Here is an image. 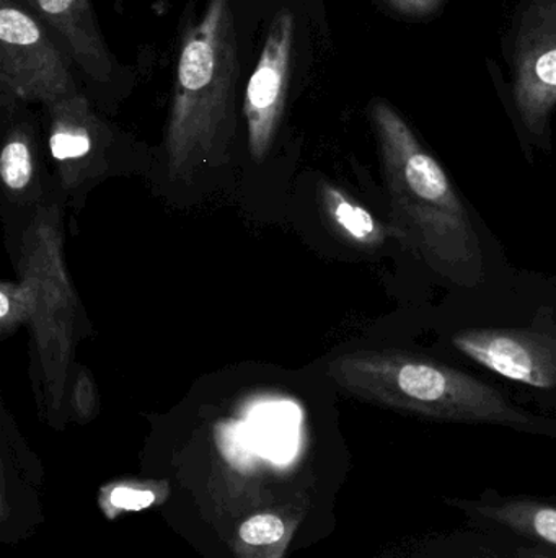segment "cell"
I'll use <instances>...</instances> for the list:
<instances>
[{
    "mask_svg": "<svg viewBox=\"0 0 556 558\" xmlns=\"http://www.w3.org/2000/svg\"><path fill=\"white\" fill-rule=\"evenodd\" d=\"M515 98L526 128L542 136L556 105V0L528 15L519 43Z\"/></svg>",
    "mask_w": 556,
    "mask_h": 558,
    "instance_id": "8992f818",
    "label": "cell"
},
{
    "mask_svg": "<svg viewBox=\"0 0 556 558\" xmlns=\"http://www.w3.org/2000/svg\"><path fill=\"white\" fill-rule=\"evenodd\" d=\"M441 305L431 350L466 360L556 402V289L506 294L493 281Z\"/></svg>",
    "mask_w": 556,
    "mask_h": 558,
    "instance_id": "7a4b0ae2",
    "label": "cell"
},
{
    "mask_svg": "<svg viewBox=\"0 0 556 558\" xmlns=\"http://www.w3.org/2000/svg\"><path fill=\"white\" fill-rule=\"evenodd\" d=\"M0 81L25 100L58 101L74 92L64 54L45 26L9 0L0 7Z\"/></svg>",
    "mask_w": 556,
    "mask_h": 558,
    "instance_id": "5b68a950",
    "label": "cell"
},
{
    "mask_svg": "<svg viewBox=\"0 0 556 558\" xmlns=\"http://www.w3.org/2000/svg\"><path fill=\"white\" fill-rule=\"evenodd\" d=\"M240 75L234 0H208L198 23L183 38L176 71L172 133L199 140L218 128Z\"/></svg>",
    "mask_w": 556,
    "mask_h": 558,
    "instance_id": "277c9868",
    "label": "cell"
},
{
    "mask_svg": "<svg viewBox=\"0 0 556 558\" xmlns=\"http://www.w3.org/2000/svg\"><path fill=\"white\" fill-rule=\"evenodd\" d=\"M33 163L28 146L23 141H10L3 147L0 173L5 185L12 190L25 189L32 179Z\"/></svg>",
    "mask_w": 556,
    "mask_h": 558,
    "instance_id": "8fae6325",
    "label": "cell"
},
{
    "mask_svg": "<svg viewBox=\"0 0 556 558\" xmlns=\"http://www.w3.org/2000/svg\"><path fill=\"white\" fill-rule=\"evenodd\" d=\"M294 16L283 10L268 29L263 51L247 85L245 113L251 143L261 149L270 141L286 100L293 61Z\"/></svg>",
    "mask_w": 556,
    "mask_h": 558,
    "instance_id": "52a82bcc",
    "label": "cell"
},
{
    "mask_svg": "<svg viewBox=\"0 0 556 558\" xmlns=\"http://www.w3.org/2000/svg\"><path fill=\"white\" fill-rule=\"evenodd\" d=\"M7 314H9V298L5 292H2L0 294V317L7 318Z\"/></svg>",
    "mask_w": 556,
    "mask_h": 558,
    "instance_id": "2e32d148",
    "label": "cell"
},
{
    "mask_svg": "<svg viewBox=\"0 0 556 558\" xmlns=\"http://www.w3.org/2000/svg\"><path fill=\"white\" fill-rule=\"evenodd\" d=\"M346 380L375 402L427 418L508 426L556 439L555 420L526 412L496 387L411 348L346 361Z\"/></svg>",
    "mask_w": 556,
    "mask_h": 558,
    "instance_id": "3957f363",
    "label": "cell"
},
{
    "mask_svg": "<svg viewBox=\"0 0 556 558\" xmlns=\"http://www.w3.org/2000/svg\"><path fill=\"white\" fill-rule=\"evenodd\" d=\"M472 517L499 524L539 546L556 550V507L535 500L450 501Z\"/></svg>",
    "mask_w": 556,
    "mask_h": 558,
    "instance_id": "9c48e42d",
    "label": "cell"
},
{
    "mask_svg": "<svg viewBox=\"0 0 556 558\" xmlns=\"http://www.w3.org/2000/svg\"><path fill=\"white\" fill-rule=\"evenodd\" d=\"M492 558H556V553H547V550L542 549H519L516 550L512 556L509 557H492Z\"/></svg>",
    "mask_w": 556,
    "mask_h": 558,
    "instance_id": "9a60e30c",
    "label": "cell"
},
{
    "mask_svg": "<svg viewBox=\"0 0 556 558\" xmlns=\"http://www.w3.org/2000/svg\"><path fill=\"white\" fill-rule=\"evenodd\" d=\"M333 218L339 228L361 244L375 245L384 242V229L378 225L371 213L343 196H335Z\"/></svg>",
    "mask_w": 556,
    "mask_h": 558,
    "instance_id": "30bf717a",
    "label": "cell"
},
{
    "mask_svg": "<svg viewBox=\"0 0 556 558\" xmlns=\"http://www.w3.org/2000/svg\"><path fill=\"white\" fill-rule=\"evenodd\" d=\"M286 536V524L276 514L263 513L248 518L238 527V539L250 547L274 546Z\"/></svg>",
    "mask_w": 556,
    "mask_h": 558,
    "instance_id": "7c38bea8",
    "label": "cell"
},
{
    "mask_svg": "<svg viewBox=\"0 0 556 558\" xmlns=\"http://www.w3.org/2000/svg\"><path fill=\"white\" fill-rule=\"evenodd\" d=\"M46 22L61 36L69 52L95 77L111 71L107 48L101 41L94 10L88 0H36Z\"/></svg>",
    "mask_w": 556,
    "mask_h": 558,
    "instance_id": "ba28073f",
    "label": "cell"
},
{
    "mask_svg": "<svg viewBox=\"0 0 556 558\" xmlns=\"http://www.w3.org/2000/svg\"><path fill=\"white\" fill-rule=\"evenodd\" d=\"M381 141L395 232L454 291L482 288L493 277L489 242L440 160L387 104L372 105Z\"/></svg>",
    "mask_w": 556,
    "mask_h": 558,
    "instance_id": "6da1fadb",
    "label": "cell"
},
{
    "mask_svg": "<svg viewBox=\"0 0 556 558\" xmlns=\"http://www.w3.org/2000/svg\"><path fill=\"white\" fill-rule=\"evenodd\" d=\"M388 7L408 16H424L436 12L443 0H384Z\"/></svg>",
    "mask_w": 556,
    "mask_h": 558,
    "instance_id": "5bb4252c",
    "label": "cell"
},
{
    "mask_svg": "<svg viewBox=\"0 0 556 558\" xmlns=\"http://www.w3.org/2000/svg\"><path fill=\"white\" fill-rule=\"evenodd\" d=\"M90 137L87 131L77 128H59L49 141L52 157L58 160L78 159L90 153Z\"/></svg>",
    "mask_w": 556,
    "mask_h": 558,
    "instance_id": "4fadbf2b",
    "label": "cell"
}]
</instances>
